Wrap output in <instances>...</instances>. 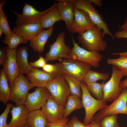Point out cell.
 <instances>
[{
    "mask_svg": "<svg viewBox=\"0 0 127 127\" xmlns=\"http://www.w3.org/2000/svg\"><path fill=\"white\" fill-rule=\"evenodd\" d=\"M46 87L58 103L65 107L70 91L68 84L62 74H59L48 83Z\"/></svg>",
    "mask_w": 127,
    "mask_h": 127,
    "instance_id": "7",
    "label": "cell"
},
{
    "mask_svg": "<svg viewBox=\"0 0 127 127\" xmlns=\"http://www.w3.org/2000/svg\"><path fill=\"white\" fill-rule=\"evenodd\" d=\"M10 112L12 118L9 127H24L27 124L30 111L24 104L13 106Z\"/></svg>",
    "mask_w": 127,
    "mask_h": 127,
    "instance_id": "18",
    "label": "cell"
},
{
    "mask_svg": "<svg viewBox=\"0 0 127 127\" xmlns=\"http://www.w3.org/2000/svg\"><path fill=\"white\" fill-rule=\"evenodd\" d=\"M120 30H127V17L126 18L125 22L121 26Z\"/></svg>",
    "mask_w": 127,
    "mask_h": 127,
    "instance_id": "42",
    "label": "cell"
},
{
    "mask_svg": "<svg viewBox=\"0 0 127 127\" xmlns=\"http://www.w3.org/2000/svg\"><path fill=\"white\" fill-rule=\"evenodd\" d=\"M0 27L2 29L3 33L5 36H9L13 33L10 28L7 17L3 8H0Z\"/></svg>",
    "mask_w": 127,
    "mask_h": 127,
    "instance_id": "32",
    "label": "cell"
},
{
    "mask_svg": "<svg viewBox=\"0 0 127 127\" xmlns=\"http://www.w3.org/2000/svg\"><path fill=\"white\" fill-rule=\"evenodd\" d=\"M47 123L45 116L41 110L30 111L27 122L28 127H46Z\"/></svg>",
    "mask_w": 127,
    "mask_h": 127,
    "instance_id": "23",
    "label": "cell"
},
{
    "mask_svg": "<svg viewBox=\"0 0 127 127\" xmlns=\"http://www.w3.org/2000/svg\"><path fill=\"white\" fill-rule=\"evenodd\" d=\"M7 52L6 48L1 47L0 49V65L3 66L7 59Z\"/></svg>",
    "mask_w": 127,
    "mask_h": 127,
    "instance_id": "37",
    "label": "cell"
},
{
    "mask_svg": "<svg viewBox=\"0 0 127 127\" xmlns=\"http://www.w3.org/2000/svg\"><path fill=\"white\" fill-rule=\"evenodd\" d=\"M54 29L53 27L47 30H43L30 41L29 46L34 51L39 53L43 52L45 44L52 35Z\"/></svg>",
    "mask_w": 127,
    "mask_h": 127,
    "instance_id": "20",
    "label": "cell"
},
{
    "mask_svg": "<svg viewBox=\"0 0 127 127\" xmlns=\"http://www.w3.org/2000/svg\"><path fill=\"white\" fill-rule=\"evenodd\" d=\"M72 37L73 46L68 58L83 62L95 68L99 67L100 62L103 58L102 54L96 51H89L81 48L75 43L73 37Z\"/></svg>",
    "mask_w": 127,
    "mask_h": 127,
    "instance_id": "9",
    "label": "cell"
},
{
    "mask_svg": "<svg viewBox=\"0 0 127 127\" xmlns=\"http://www.w3.org/2000/svg\"><path fill=\"white\" fill-rule=\"evenodd\" d=\"M68 119H66L64 121L57 123H47L46 127H65V125L67 123Z\"/></svg>",
    "mask_w": 127,
    "mask_h": 127,
    "instance_id": "38",
    "label": "cell"
},
{
    "mask_svg": "<svg viewBox=\"0 0 127 127\" xmlns=\"http://www.w3.org/2000/svg\"><path fill=\"white\" fill-rule=\"evenodd\" d=\"M105 83H102L97 82L86 84L89 91L97 99L100 100L103 99V87Z\"/></svg>",
    "mask_w": 127,
    "mask_h": 127,
    "instance_id": "29",
    "label": "cell"
},
{
    "mask_svg": "<svg viewBox=\"0 0 127 127\" xmlns=\"http://www.w3.org/2000/svg\"><path fill=\"white\" fill-rule=\"evenodd\" d=\"M91 127H101L99 122H95L94 123Z\"/></svg>",
    "mask_w": 127,
    "mask_h": 127,
    "instance_id": "44",
    "label": "cell"
},
{
    "mask_svg": "<svg viewBox=\"0 0 127 127\" xmlns=\"http://www.w3.org/2000/svg\"><path fill=\"white\" fill-rule=\"evenodd\" d=\"M96 26L86 13L75 7L74 19L69 31L79 34Z\"/></svg>",
    "mask_w": 127,
    "mask_h": 127,
    "instance_id": "14",
    "label": "cell"
},
{
    "mask_svg": "<svg viewBox=\"0 0 127 127\" xmlns=\"http://www.w3.org/2000/svg\"><path fill=\"white\" fill-rule=\"evenodd\" d=\"M65 127H70L67 124H66L65 125Z\"/></svg>",
    "mask_w": 127,
    "mask_h": 127,
    "instance_id": "46",
    "label": "cell"
},
{
    "mask_svg": "<svg viewBox=\"0 0 127 127\" xmlns=\"http://www.w3.org/2000/svg\"><path fill=\"white\" fill-rule=\"evenodd\" d=\"M74 3L75 8L86 13L96 26L102 30L103 39L107 34L109 35L112 39L115 38L110 32L107 24L103 21L101 15L90 0H74Z\"/></svg>",
    "mask_w": 127,
    "mask_h": 127,
    "instance_id": "4",
    "label": "cell"
},
{
    "mask_svg": "<svg viewBox=\"0 0 127 127\" xmlns=\"http://www.w3.org/2000/svg\"><path fill=\"white\" fill-rule=\"evenodd\" d=\"M117 115H113L105 117L98 122L101 127H119Z\"/></svg>",
    "mask_w": 127,
    "mask_h": 127,
    "instance_id": "31",
    "label": "cell"
},
{
    "mask_svg": "<svg viewBox=\"0 0 127 127\" xmlns=\"http://www.w3.org/2000/svg\"><path fill=\"white\" fill-rule=\"evenodd\" d=\"M118 114L127 115V88L122 89L119 96L111 104L103 108L95 115L93 121L97 122L105 117Z\"/></svg>",
    "mask_w": 127,
    "mask_h": 127,
    "instance_id": "6",
    "label": "cell"
},
{
    "mask_svg": "<svg viewBox=\"0 0 127 127\" xmlns=\"http://www.w3.org/2000/svg\"><path fill=\"white\" fill-rule=\"evenodd\" d=\"M61 20L57 7L52 8L41 18L40 23L43 29H49Z\"/></svg>",
    "mask_w": 127,
    "mask_h": 127,
    "instance_id": "22",
    "label": "cell"
},
{
    "mask_svg": "<svg viewBox=\"0 0 127 127\" xmlns=\"http://www.w3.org/2000/svg\"><path fill=\"white\" fill-rule=\"evenodd\" d=\"M125 56L127 58V56Z\"/></svg>",
    "mask_w": 127,
    "mask_h": 127,
    "instance_id": "48",
    "label": "cell"
},
{
    "mask_svg": "<svg viewBox=\"0 0 127 127\" xmlns=\"http://www.w3.org/2000/svg\"><path fill=\"white\" fill-rule=\"evenodd\" d=\"M40 22L16 25L12 32L23 37L27 41H30L43 30Z\"/></svg>",
    "mask_w": 127,
    "mask_h": 127,
    "instance_id": "19",
    "label": "cell"
},
{
    "mask_svg": "<svg viewBox=\"0 0 127 127\" xmlns=\"http://www.w3.org/2000/svg\"><path fill=\"white\" fill-rule=\"evenodd\" d=\"M8 80L6 74L2 69L0 73V101L7 105L9 101L11 93V88L9 86Z\"/></svg>",
    "mask_w": 127,
    "mask_h": 127,
    "instance_id": "24",
    "label": "cell"
},
{
    "mask_svg": "<svg viewBox=\"0 0 127 127\" xmlns=\"http://www.w3.org/2000/svg\"><path fill=\"white\" fill-rule=\"evenodd\" d=\"M114 36L118 39H127V30H119L116 31Z\"/></svg>",
    "mask_w": 127,
    "mask_h": 127,
    "instance_id": "39",
    "label": "cell"
},
{
    "mask_svg": "<svg viewBox=\"0 0 127 127\" xmlns=\"http://www.w3.org/2000/svg\"><path fill=\"white\" fill-rule=\"evenodd\" d=\"M83 107L82 100L76 96L70 95L67 97L64 107V118H67L72 112Z\"/></svg>",
    "mask_w": 127,
    "mask_h": 127,
    "instance_id": "25",
    "label": "cell"
},
{
    "mask_svg": "<svg viewBox=\"0 0 127 127\" xmlns=\"http://www.w3.org/2000/svg\"><path fill=\"white\" fill-rule=\"evenodd\" d=\"M2 42L8 45L10 49L17 48V46L21 44H26L27 41L19 35L13 33L9 36H5Z\"/></svg>",
    "mask_w": 127,
    "mask_h": 127,
    "instance_id": "28",
    "label": "cell"
},
{
    "mask_svg": "<svg viewBox=\"0 0 127 127\" xmlns=\"http://www.w3.org/2000/svg\"><path fill=\"white\" fill-rule=\"evenodd\" d=\"M91 2L93 3L95 5L99 7L102 6V5L101 0H90Z\"/></svg>",
    "mask_w": 127,
    "mask_h": 127,
    "instance_id": "40",
    "label": "cell"
},
{
    "mask_svg": "<svg viewBox=\"0 0 127 127\" xmlns=\"http://www.w3.org/2000/svg\"><path fill=\"white\" fill-rule=\"evenodd\" d=\"M34 87L23 74L20 73L11 87L9 101L14 102L16 106L24 104L29 91Z\"/></svg>",
    "mask_w": 127,
    "mask_h": 127,
    "instance_id": "5",
    "label": "cell"
},
{
    "mask_svg": "<svg viewBox=\"0 0 127 127\" xmlns=\"http://www.w3.org/2000/svg\"><path fill=\"white\" fill-rule=\"evenodd\" d=\"M24 4L21 14H19L13 11H12L16 16V25L40 22L41 18L43 15L52 8L57 7L56 3L55 2L46 10L40 11L27 3H24Z\"/></svg>",
    "mask_w": 127,
    "mask_h": 127,
    "instance_id": "11",
    "label": "cell"
},
{
    "mask_svg": "<svg viewBox=\"0 0 127 127\" xmlns=\"http://www.w3.org/2000/svg\"><path fill=\"white\" fill-rule=\"evenodd\" d=\"M107 62L109 64L115 66L127 77V58L125 56H119L116 59L108 58Z\"/></svg>",
    "mask_w": 127,
    "mask_h": 127,
    "instance_id": "30",
    "label": "cell"
},
{
    "mask_svg": "<svg viewBox=\"0 0 127 127\" xmlns=\"http://www.w3.org/2000/svg\"><path fill=\"white\" fill-rule=\"evenodd\" d=\"M109 76L108 73H101L90 70L86 75L82 81L87 84L96 82L99 80L104 81L108 79Z\"/></svg>",
    "mask_w": 127,
    "mask_h": 127,
    "instance_id": "27",
    "label": "cell"
},
{
    "mask_svg": "<svg viewBox=\"0 0 127 127\" xmlns=\"http://www.w3.org/2000/svg\"><path fill=\"white\" fill-rule=\"evenodd\" d=\"M94 122L93 121L89 124H86L81 122L76 116L74 115L67 124L70 127H91Z\"/></svg>",
    "mask_w": 127,
    "mask_h": 127,
    "instance_id": "34",
    "label": "cell"
},
{
    "mask_svg": "<svg viewBox=\"0 0 127 127\" xmlns=\"http://www.w3.org/2000/svg\"><path fill=\"white\" fill-rule=\"evenodd\" d=\"M65 33L62 32L58 35L55 41L50 44V49L46 54L48 61L68 58L71 49L65 43Z\"/></svg>",
    "mask_w": 127,
    "mask_h": 127,
    "instance_id": "10",
    "label": "cell"
},
{
    "mask_svg": "<svg viewBox=\"0 0 127 127\" xmlns=\"http://www.w3.org/2000/svg\"><path fill=\"white\" fill-rule=\"evenodd\" d=\"M59 74L58 72L49 74L38 68H33L27 74V77L34 87H46L47 84Z\"/></svg>",
    "mask_w": 127,
    "mask_h": 127,
    "instance_id": "17",
    "label": "cell"
},
{
    "mask_svg": "<svg viewBox=\"0 0 127 127\" xmlns=\"http://www.w3.org/2000/svg\"><path fill=\"white\" fill-rule=\"evenodd\" d=\"M51 95L46 87H37L34 92L28 93L24 104L30 111L40 109Z\"/></svg>",
    "mask_w": 127,
    "mask_h": 127,
    "instance_id": "13",
    "label": "cell"
},
{
    "mask_svg": "<svg viewBox=\"0 0 127 127\" xmlns=\"http://www.w3.org/2000/svg\"><path fill=\"white\" fill-rule=\"evenodd\" d=\"M69 85L71 95L78 97L80 99L82 96L81 82L75 77L66 74H62Z\"/></svg>",
    "mask_w": 127,
    "mask_h": 127,
    "instance_id": "26",
    "label": "cell"
},
{
    "mask_svg": "<svg viewBox=\"0 0 127 127\" xmlns=\"http://www.w3.org/2000/svg\"><path fill=\"white\" fill-rule=\"evenodd\" d=\"M6 48L7 52V59L3 66L2 69L6 74L11 87L20 72L16 59L17 48L11 49L8 47Z\"/></svg>",
    "mask_w": 127,
    "mask_h": 127,
    "instance_id": "16",
    "label": "cell"
},
{
    "mask_svg": "<svg viewBox=\"0 0 127 127\" xmlns=\"http://www.w3.org/2000/svg\"><path fill=\"white\" fill-rule=\"evenodd\" d=\"M120 87L122 89L124 88H127V77L124 80L121 81Z\"/></svg>",
    "mask_w": 127,
    "mask_h": 127,
    "instance_id": "41",
    "label": "cell"
},
{
    "mask_svg": "<svg viewBox=\"0 0 127 127\" xmlns=\"http://www.w3.org/2000/svg\"><path fill=\"white\" fill-rule=\"evenodd\" d=\"M24 127H28L27 124Z\"/></svg>",
    "mask_w": 127,
    "mask_h": 127,
    "instance_id": "47",
    "label": "cell"
},
{
    "mask_svg": "<svg viewBox=\"0 0 127 127\" xmlns=\"http://www.w3.org/2000/svg\"><path fill=\"white\" fill-rule=\"evenodd\" d=\"M124 76L122 72L112 65L111 77L103 86V100L104 101L107 102L113 101L119 96L122 90L120 87L121 81Z\"/></svg>",
    "mask_w": 127,
    "mask_h": 127,
    "instance_id": "8",
    "label": "cell"
},
{
    "mask_svg": "<svg viewBox=\"0 0 127 127\" xmlns=\"http://www.w3.org/2000/svg\"><path fill=\"white\" fill-rule=\"evenodd\" d=\"M3 33V30L1 27H0V37H1Z\"/></svg>",
    "mask_w": 127,
    "mask_h": 127,
    "instance_id": "45",
    "label": "cell"
},
{
    "mask_svg": "<svg viewBox=\"0 0 127 127\" xmlns=\"http://www.w3.org/2000/svg\"><path fill=\"white\" fill-rule=\"evenodd\" d=\"M102 30L96 26L79 34L78 39L84 49L99 52L107 49V44L102 37Z\"/></svg>",
    "mask_w": 127,
    "mask_h": 127,
    "instance_id": "1",
    "label": "cell"
},
{
    "mask_svg": "<svg viewBox=\"0 0 127 127\" xmlns=\"http://www.w3.org/2000/svg\"><path fill=\"white\" fill-rule=\"evenodd\" d=\"M64 107L51 95L42 107L41 110L45 116L48 123H57L66 119L64 117Z\"/></svg>",
    "mask_w": 127,
    "mask_h": 127,
    "instance_id": "12",
    "label": "cell"
},
{
    "mask_svg": "<svg viewBox=\"0 0 127 127\" xmlns=\"http://www.w3.org/2000/svg\"><path fill=\"white\" fill-rule=\"evenodd\" d=\"M59 61V62L55 64L58 73L72 76L80 81H82L92 67L86 63L70 59H61Z\"/></svg>",
    "mask_w": 127,
    "mask_h": 127,
    "instance_id": "2",
    "label": "cell"
},
{
    "mask_svg": "<svg viewBox=\"0 0 127 127\" xmlns=\"http://www.w3.org/2000/svg\"><path fill=\"white\" fill-rule=\"evenodd\" d=\"M42 71L49 74L57 72V66L56 64H47L42 68Z\"/></svg>",
    "mask_w": 127,
    "mask_h": 127,
    "instance_id": "36",
    "label": "cell"
},
{
    "mask_svg": "<svg viewBox=\"0 0 127 127\" xmlns=\"http://www.w3.org/2000/svg\"><path fill=\"white\" fill-rule=\"evenodd\" d=\"M57 1V7L61 20L64 22L67 28L69 31L74 19V0Z\"/></svg>",
    "mask_w": 127,
    "mask_h": 127,
    "instance_id": "15",
    "label": "cell"
},
{
    "mask_svg": "<svg viewBox=\"0 0 127 127\" xmlns=\"http://www.w3.org/2000/svg\"><path fill=\"white\" fill-rule=\"evenodd\" d=\"M81 87L82 93L81 100L85 111L83 123L88 124L93 121L96 112L107 105L103 100H100L93 98L88 90L86 84L82 81L81 82Z\"/></svg>",
    "mask_w": 127,
    "mask_h": 127,
    "instance_id": "3",
    "label": "cell"
},
{
    "mask_svg": "<svg viewBox=\"0 0 127 127\" xmlns=\"http://www.w3.org/2000/svg\"><path fill=\"white\" fill-rule=\"evenodd\" d=\"M113 55H119V56H127V51L124 52L120 53H112Z\"/></svg>",
    "mask_w": 127,
    "mask_h": 127,
    "instance_id": "43",
    "label": "cell"
},
{
    "mask_svg": "<svg viewBox=\"0 0 127 127\" xmlns=\"http://www.w3.org/2000/svg\"><path fill=\"white\" fill-rule=\"evenodd\" d=\"M28 49L26 46H23L16 49V59L20 73L27 74L33 68L28 62Z\"/></svg>",
    "mask_w": 127,
    "mask_h": 127,
    "instance_id": "21",
    "label": "cell"
},
{
    "mask_svg": "<svg viewBox=\"0 0 127 127\" xmlns=\"http://www.w3.org/2000/svg\"><path fill=\"white\" fill-rule=\"evenodd\" d=\"M6 105L4 111L0 116V127H9L7 123V118L13 105L10 103H8Z\"/></svg>",
    "mask_w": 127,
    "mask_h": 127,
    "instance_id": "33",
    "label": "cell"
},
{
    "mask_svg": "<svg viewBox=\"0 0 127 127\" xmlns=\"http://www.w3.org/2000/svg\"><path fill=\"white\" fill-rule=\"evenodd\" d=\"M47 61L43 57L40 55V57L37 60L33 62H30V65L32 68H43L47 64Z\"/></svg>",
    "mask_w": 127,
    "mask_h": 127,
    "instance_id": "35",
    "label": "cell"
}]
</instances>
